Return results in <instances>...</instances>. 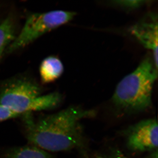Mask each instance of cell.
Listing matches in <instances>:
<instances>
[{
	"label": "cell",
	"instance_id": "6da1fadb",
	"mask_svg": "<svg viewBox=\"0 0 158 158\" xmlns=\"http://www.w3.org/2000/svg\"><path fill=\"white\" fill-rule=\"evenodd\" d=\"M30 114L23 115L28 141L44 150L57 152L84 148L85 140L81 121L94 117L96 112L73 106L41 116L35 121Z\"/></svg>",
	"mask_w": 158,
	"mask_h": 158
},
{
	"label": "cell",
	"instance_id": "7a4b0ae2",
	"mask_svg": "<svg viewBox=\"0 0 158 158\" xmlns=\"http://www.w3.org/2000/svg\"><path fill=\"white\" fill-rule=\"evenodd\" d=\"M153 60L150 57H145L135 70L116 86L112 102L120 112L134 114L151 106L153 87L158 76V68Z\"/></svg>",
	"mask_w": 158,
	"mask_h": 158
},
{
	"label": "cell",
	"instance_id": "3957f363",
	"mask_svg": "<svg viewBox=\"0 0 158 158\" xmlns=\"http://www.w3.org/2000/svg\"><path fill=\"white\" fill-rule=\"evenodd\" d=\"M41 88L36 82L25 78L11 79L0 88V105L23 115L32 111L57 107L62 101L60 94L42 95Z\"/></svg>",
	"mask_w": 158,
	"mask_h": 158
},
{
	"label": "cell",
	"instance_id": "277c9868",
	"mask_svg": "<svg viewBox=\"0 0 158 158\" xmlns=\"http://www.w3.org/2000/svg\"><path fill=\"white\" fill-rule=\"evenodd\" d=\"M76 13L55 10L31 14L27 19L19 35L7 48L11 53L24 47L44 34L71 20Z\"/></svg>",
	"mask_w": 158,
	"mask_h": 158
},
{
	"label": "cell",
	"instance_id": "5b68a950",
	"mask_svg": "<svg viewBox=\"0 0 158 158\" xmlns=\"http://www.w3.org/2000/svg\"><path fill=\"white\" fill-rule=\"evenodd\" d=\"M158 123L156 118L139 122L129 130L127 145L134 151L145 152L158 147Z\"/></svg>",
	"mask_w": 158,
	"mask_h": 158
},
{
	"label": "cell",
	"instance_id": "8992f818",
	"mask_svg": "<svg viewBox=\"0 0 158 158\" xmlns=\"http://www.w3.org/2000/svg\"><path fill=\"white\" fill-rule=\"evenodd\" d=\"M130 32L144 47L152 51L154 62L158 68L157 15H146L130 28Z\"/></svg>",
	"mask_w": 158,
	"mask_h": 158
},
{
	"label": "cell",
	"instance_id": "52a82bcc",
	"mask_svg": "<svg viewBox=\"0 0 158 158\" xmlns=\"http://www.w3.org/2000/svg\"><path fill=\"white\" fill-rule=\"evenodd\" d=\"M64 67L61 60L56 56H51L43 60L39 72L44 83H49L56 81L62 75Z\"/></svg>",
	"mask_w": 158,
	"mask_h": 158
},
{
	"label": "cell",
	"instance_id": "ba28073f",
	"mask_svg": "<svg viewBox=\"0 0 158 158\" xmlns=\"http://www.w3.org/2000/svg\"><path fill=\"white\" fill-rule=\"evenodd\" d=\"M3 158H52L44 150L33 145L14 148L8 150Z\"/></svg>",
	"mask_w": 158,
	"mask_h": 158
},
{
	"label": "cell",
	"instance_id": "9c48e42d",
	"mask_svg": "<svg viewBox=\"0 0 158 158\" xmlns=\"http://www.w3.org/2000/svg\"><path fill=\"white\" fill-rule=\"evenodd\" d=\"M15 38L13 22L10 18H7L0 23V59Z\"/></svg>",
	"mask_w": 158,
	"mask_h": 158
},
{
	"label": "cell",
	"instance_id": "30bf717a",
	"mask_svg": "<svg viewBox=\"0 0 158 158\" xmlns=\"http://www.w3.org/2000/svg\"><path fill=\"white\" fill-rule=\"evenodd\" d=\"M146 2H147V1L140 0V1H113L112 2L117 6L130 10V9H137L143 6Z\"/></svg>",
	"mask_w": 158,
	"mask_h": 158
},
{
	"label": "cell",
	"instance_id": "8fae6325",
	"mask_svg": "<svg viewBox=\"0 0 158 158\" xmlns=\"http://www.w3.org/2000/svg\"><path fill=\"white\" fill-rule=\"evenodd\" d=\"M22 115L15 113L8 108L0 105V122L16 118Z\"/></svg>",
	"mask_w": 158,
	"mask_h": 158
},
{
	"label": "cell",
	"instance_id": "7c38bea8",
	"mask_svg": "<svg viewBox=\"0 0 158 158\" xmlns=\"http://www.w3.org/2000/svg\"><path fill=\"white\" fill-rule=\"evenodd\" d=\"M107 158H129L118 149H114L111 151Z\"/></svg>",
	"mask_w": 158,
	"mask_h": 158
},
{
	"label": "cell",
	"instance_id": "4fadbf2b",
	"mask_svg": "<svg viewBox=\"0 0 158 158\" xmlns=\"http://www.w3.org/2000/svg\"><path fill=\"white\" fill-rule=\"evenodd\" d=\"M86 158H91V157H90L89 156V157H87Z\"/></svg>",
	"mask_w": 158,
	"mask_h": 158
}]
</instances>
